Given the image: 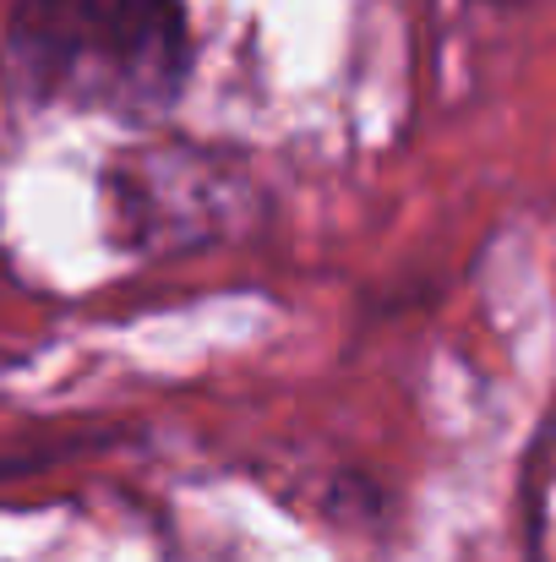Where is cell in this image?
Wrapping results in <instances>:
<instances>
[{
  "label": "cell",
  "mask_w": 556,
  "mask_h": 562,
  "mask_svg": "<svg viewBox=\"0 0 556 562\" xmlns=\"http://www.w3.org/2000/svg\"><path fill=\"white\" fill-rule=\"evenodd\" d=\"M5 71L22 99L148 121L181 99L191 27L181 0H16Z\"/></svg>",
  "instance_id": "cell-1"
},
{
  "label": "cell",
  "mask_w": 556,
  "mask_h": 562,
  "mask_svg": "<svg viewBox=\"0 0 556 562\" xmlns=\"http://www.w3.org/2000/svg\"><path fill=\"white\" fill-rule=\"evenodd\" d=\"M486 5H524V0H486Z\"/></svg>",
  "instance_id": "cell-2"
}]
</instances>
